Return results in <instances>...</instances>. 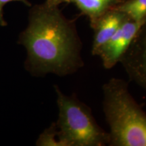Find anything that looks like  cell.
Wrapping results in <instances>:
<instances>
[{
	"label": "cell",
	"mask_w": 146,
	"mask_h": 146,
	"mask_svg": "<svg viewBox=\"0 0 146 146\" xmlns=\"http://www.w3.org/2000/svg\"><path fill=\"white\" fill-rule=\"evenodd\" d=\"M19 43L26 47V68L33 75L67 76L84 66L76 20L67 18L58 6L45 2L32 7Z\"/></svg>",
	"instance_id": "6da1fadb"
},
{
	"label": "cell",
	"mask_w": 146,
	"mask_h": 146,
	"mask_svg": "<svg viewBox=\"0 0 146 146\" xmlns=\"http://www.w3.org/2000/svg\"><path fill=\"white\" fill-rule=\"evenodd\" d=\"M102 108L110 127V146H146V112L125 80L112 78L102 87Z\"/></svg>",
	"instance_id": "7a4b0ae2"
},
{
	"label": "cell",
	"mask_w": 146,
	"mask_h": 146,
	"mask_svg": "<svg viewBox=\"0 0 146 146\" xmlns=\"http://www.w3.org/2000/svg\"><path fill=\"white\" fill-rule=\"evenodd\" d=\"M59 110L56 123L61 146H106L109 133L102 129L88 106L75 95L67 96L55 86Z\"/></svg>",
	"instance_id": "3957f363"
},
{
	"label": "cell",
	"mask_w": 146,
	"mask_h": 146,
	"mask_svg": "<svg viewBox=\"0 0 146 146\" xmlns=\"http://www.w3.org/2000/svg\"><path fill=\"white\" fill-rule=\"evenodd\" d=\"M128 19L119 27L116 33L98 50L96 56L102 60L106 69H111L118 62L129 47L137 33L145 23Z\"/></svg>",
	"instance_id": "277c9868"
},
{
	"label": "cell",
	"mask_w": 146,
	"mask_h": 146,
	"mask_svg": "<svg viewBox=\"0 0 146 146\" xmlns=\"http://www.w3.org/2000/svg\"><path fill=\"white\" fill-rule=\"evenodd\" d=\"M120 63L129 81L146 91V21L139 29Z\"/></svg>",
	"instance_id": "5b68a950"
},
{
	"label": "cell",
	"mask_w": 146,
	"mask_h": 146,
	"mask_svg": "<svg viewBox=\"0 0 146 146\" xmlns=\"http://www.w3.org/2000/svg\"><path fill=\"white\" fill-rule=\"evenodd\" d=\"M130 19L127 14L114 8L98 18L91 25L94 31L91 54L96 56L98 50L116 33L123 24Z\"/></svg>",
	"instance_id": "8992f818"
},
{
	"label": "cell",
	"mask_w": 146,
	"mask_h": 146,
	"mask_svg": "<svg viewBox=\"0 0 146 146\" xmlns=\"http://www.w3.org/2000/svg\"><path fill=\"white\" fill-rule=\"evenodd\" d=\"M123 0H68L78 9L81 15L87 16L90 26L108 11L116 8Z\"/></svg>",
	"instance_id": "52a82bcc"
},
{
	"label": "cell",
	"mask_w": 146,
	"mask_h": 146,
	"mask_svg": "<svg viewBox=\"0 0 146 146\" xmlns=\"http://www.w3.org/2000/svg\"><path fill=\"white\" fill-rule=\"evenodd\" d=\"M116 9L134 21H141L146 18V0H123Z\"/></svg>",
	"instance_id": "ba28073f"
},
{
	"label": "cell",
	"mask_w": 146,
	"mask_h": 146,
	"mask_svg": "<svg viewBox=\"0 0 146 146\" xmlns=\"http://www.w3.org/2000/svg\"><path fill=\"white\" fill-rule=\"evenodd\" d=\"M36 145L61 146L60 142L58 139L56 124L53 123L50 128H48L42 133L38 139Z\"/></svg>",
	"instance_id": "9c48e42d"
},
{
	"label": "cell",
	"mask_w": 146,
	"mask_h": 146,
	"mask_svg": "<svg viewBox=\"0 0 146 146\" xmlns=\"http://www.w3.org/2000/svg\"><path fill=\"white\" fill-rule=\"evenodd\" d=\"M11 1H21V2L25 3L27 6H31V4L28 0H0V25L1 26H6L7 23L3 19V6L9 2Z\"/></svg>",
	"instance_id": "30bf717a"
},
{
	"label": "cell",
	"mask_w": 146,
	"mask_h": 146,
	"mask_svg": "<svg viewBox=\"0 0 146 146\" xmlns=\"http://www.w3.org/2000/svg\"><path fill=\"white\" fill-rule=\"evenodd\" d=\"M45 3L50 5H53V6H59L62 3H68V0H46Z\"/></svg>",
	"instance_id": "8fae6325"
}]
</instances>
